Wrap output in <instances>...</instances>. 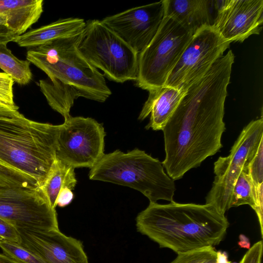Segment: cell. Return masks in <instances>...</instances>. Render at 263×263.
Wrapping results in <instances>:
<instances>
[{"label":"cell","mask_w":263,"mask_h":263,"mask_svg":"<svg viewBox=\"0 0 263 263\" xmlns=\"http://www.w3.org/2000/svg\"><path fill=\"white\" fill-rule=\"evenodd\" d=\"M103 124L91 118L65 119L57 139L56 158L74 168H92L105 154Z\"/></svg>","instance_id":"9c48e42d"},{"label":"cell","mask_w":263,"mask_h":263,"mask_svg":"<svg viewBox=\"0 0 263 263\" xmlns=\"http://www.w3.org/2000/svg\"><path fill=\"white\" fill-rule=\"evenodd\" d=\"M0 218L16 229H59L55 209L39 186L0 187Z\"/></svg>","instance_id":"30bf717a"},{"label":"cell","mask_w":263,"mask_h":263,"mask_svg":"<svg viewBox=\"0 0 263 263\" xmlns=\"http://www.w3.org/2000/svg\"><path fill=\"white\" fill-rule=\"evenodd\" d=\"M231 263H237V262H231Z\"/></svg>","instance_id":"e575fe53"},{"label":"cell","mask_w":263,"mask_h":263,"mask_svg":"<svg viewBox=\"0 0 263 263\" xmlns=\"http://www.w3.org/2000/svg\"><path fill=\"white\" fill-rule=\"evenodd\" d=\"M148 92L147 100L143 106L138 119L142 121L150 114L149 122L145 127L146 129L162 130L185 91L163 86Z\"/></svg>","instance_id":"9a60e30c"},{"label":"cell","mask_w":263,"mask_h":263,"mask_svg":"<svg viewBox=\"0 0 263 263\" xmlns=\"http://www.w3.org/2000/svg\"><path fill=\"white\" fill-rule=\"evenodd\" d=\"M246 165L233 187L229 203L230 209L244 204L249 205L253 210L255 209L252 185Z\"/></svg>","instance_id":"7402d4cb"},{"label":"cell","mask_w":263,"mask_h":263,"mask_svg":"<svg viewBox=\"0 0 263 263\" xmlns=\"http://www.w3.org/2000/svg\"><path fill=\"white\" fill-rule=\"evenodd\" d=\"M163 17L161 1L132 8L101 22L139 54L156 34Z\"/></svg>","instance_id":"7c38bea8"},{"label":"cell","mask_w":263,"mask_h":263,"mask_svg":"<svg viewBox=\"0 0 263 263\" xmlns=\"http://www.w3.org/2000/svg\"><path fill=\"white\" fill-rule=\"evenodd\" d=\"M77 180L74 168L56 159L44 183L40 187L47 197L52 206L55 209L58 194L62 189H74Z\"/></svg>","instance_id":"d6986e66"},{"label":"cell","mask_w":263,"mask_h":263,"mask_svg":"<svg viewBox=\"0 0 263 263\" xmlns=\"http://www.w3.org/2000/svg\"><path fill=\"white\" fill-rule=\"evenodd\" d=\"M0 25L7 26V21L6 17L2 15H0Z\"/></svg>","instance_id":"836d02e7"},{"label":"cell","mask_w":263,"mask_h":263,"mask_svg":"<svg viewBox=\"0 0 263 263\" xmlns=\"http://www.w3.org/2000/svg\"><path fill=\"white\" fill-rule=\"evenodd\" d=\"M30 63L18 59L7 47L0 43V68L10 75L14 82L21 85L28 84L32 80Z\"/></svg>","instance_id":"44dd1931"},{"label":"cell","mask_w":263,"mask_h":263,"mask_svg":"<svg viewBox=\"0 0 263 263\" xmlns=\"http://www.w3.org/2000/svg\"><path fill=\"white\" fill-rule=\"evenodd\" d=\"M262 248V241H257L250 247L239 263H260Z\"/></svg>","instance_id":"83f0119b"},{"label":"cell","mask_w":263,"mask_h":263,"mask_svg":"<svg viewBox=\"0 0 263 263\" xmlns=\"http://www.w3.org/2000/svg\"><path fill=\"white\" fill-rule=\"evenodd\" d=\"M86 22L82 18H62L18 35L13 42L19 46L31 48L58 39L76 35L83 31Z\"/></svg>","instance_id":"e0dca14e"},{"label":"cell","mask_w":263,"mask_h":263,"mask_svg":"<svg viewBox=\"0 0 263 263\" xmlns=\"http://www.w3.org/2000/svg\"><path fill=\"white\" fill-rule=\"evenodd\" d=\"M18 35L6 25H0V43L13 42Z\"/></svg>","instance_id":"f546056e"},{"label":"cell","mask_w":263,"mask_h":263,"mask_svg":"<svg viewBox=\"0 0 263 263\" xmlns=\"http://www.w3.org/2000/svg\"><path fill=\"white\" fill-rule=\"evenodd\" d=\"M193 35L177 21L164 15L156 34L138 55L137 86L148 91L164 86Z\"/></svg>","instance_id":"52a82bcc"},{"label":"cell","mask_w":263,"mask_h":263,"mask_svg":"<svg viewBox=\"0 0 263 263\" xmlns=\"http://www.w3.org/2000/svg\"><path fill=\"white\" fill-rule=\"evenodd\" d=\"M230 43L212 26L202 28L192 36L164 86L186 91L223 55Z\"/></svg>","instance_id":"8fae6325"},{"label":"cell","mask_w":263,"mask_h":263,"mask_svg":"<svg viewBox=\"0 0 263 263\" xmlns=\"http://www.w3.org/2000/svg\"><path fill=\"white\" fill-rule=\"evenodd\" d=\"M14 81L9 74L0 72V101L10 105H15L13 95Z\"/></svg>","instance_id":"484cf974"},{"label":"cell","mask_w":263,"mask_h":263,"mask_svg":"<svg viewBox=\"0 0 263 263\" xmlns=\"http://www.w3.org/2000/svg\"><path fill=\"white\" fill-rule=\"evenodd\" d=\"M18 107L10 105L0 101V116L11 117L17 115L20 112L18 111Z\"/></svg>","instance_id":"4dcf8cb0"},{"label":"cell","mask_w":263,"mask_h":263,"mask_svg":"<svg viewBox=\"0 0 263 263\" xmlns=\"http://www.w3.org/2000/svg\"><path fill=\"white\" fill-rule=\"evenodd\" d=\"M89 179L122 185L142 193L150 202L173 201L176 187L158 159L135 148L104 154L90 170Z\"/></svg>","instance_id":"5b68a950"},{"label":"cell","mask_w":263,"mask_h":263,"mask_svg":"<svg viewBox=\"0 0 263 263\" xmlns=\"http://www.w3.org/2000/svg\"><path fill=\"white\" fill-rule=\"evenodd\" d=\"M21 245L47 263H89L82 242L59 229L34 231L17 229Z\"/></svg>","instance_id":"5bb4252c"},{"label":"cell","mask_w":263,"mask_h":263,"mask_svg":"<svg viewBox=\"0 0 263 263\" xmlns=\"http://www.w3.org/2000/svg\"><path fill=\"white\" fill-rule=\"evenodd\" d=\"M171 263H216L217 251L214 247H206L177 254Z\"/></svg>","instance_id":"d4e9b609"},{"label":"cell","mask_w":263,"mask_h":263,"mask_svg":"<svg viewBox=\"0 0 263 263\" xmlns=\"http://www.w3.org/2000/svg\"><path fill=\"white\" fill-rule=\"evenodd\" d=\"M239 238V241L238 242V245L240 247L249 249L250 248V242L248 237L243 234H240Z\"/></svg>","instance_id":"1f68e13d"},{"label":"cell","mask_w":263,"mask_h":263,"mask_svg":"<svg viewBox=\"0 0 263 263\" xmlns=\"http://www.w3.org/2000/svg\"><path fill=\"white\" fill-rule=\"evenodd\" d=\"M73 197V194L72 190L67 187L62 189L57 197L56 205L60 207H64L71 202Z\"/></svg>","instance_id":"f1b7e54d"},{"label":"cell","mask_w":263,"mask_h":263,"mask_svg":"<svg viewBox=\"0 0 263 263\" xmlns=\"http://www.w3.org/2000/svg\"><path fill=\"white\" fill-rule=\"evenodd\" d=\"M263 139V119L253 120L241 132L230 154L219 157L214 164L215 175L212 186L205 197V204L222 215L230 209L234 184L250 156Z\"/></svg>","instance_id":"ba28073f"},{"label":"cell","mask_w":263,"mask_h":263,"mask_svg":"<svg viewBox=\"0 0 263 263\" xmlns=\"http://www.w3.org/2000/svg\"><path fill=\"white\" fill-rule=\"evenodd\" d=\"M0 237L2 240L20 244L21 237L17 229L0 218Z\"/></svg>","instance_id":"4316f807"},{"label":"cell","mask_w":263,"mask_h":263,"mask_svg":"<svg viewBox=\"0 0 263 263\" xmlns=\"http://www.w3.org/2000/svg\"><path fill=\"white\" fill-rule=\"evenodd\" d=\"M246 167L251 181L261 235H263V139L250 156Z\"/></svg>","instance_id":"ffe728a7"},{"label":"cell","mask_w":263,"mask_h":263,"mask_svg":"<svg viewBox=\"0 0 263 263\" xmlns=\"http://www.w3.org/2000/svg\"><path fill=\"white\" fill-rule=\"evenodd\" d=\"M83 31L29 48L27 51V60L48 77L40 80L41 91L50 107L64 119L70 116V110L78 98L104 102L111 94L103 74L78 50Z\"/></svg>","instance_id":"7a4b0ae2"},{"label":"cell","mask_w":263,"mask_h":263,"mask_svg":"<svg viewBox=\"0 0 263 263\" xmlns=\"http://www.w3.org/2000/svg\"><path fill=\"white\" fill-rule=\"evenodd\" d=\"M262 13V0L219 1L212 26L224 40L243 42L260 33Z\"/></svg>","instance_id":"4fadbf2b"},{"label":"cell","mask_w":263,"mask_h":263,"mask_svg":"<svg viewBox=\"0 0 263 263\" xmlns=\"http://www.w3.org/2000/svg\"><path fill=\"white\" fill-rule=\"evenodd\" d=\"M78 49L108 79L118 83L136 81L139 54L101 21L86 22Z\"/></svg>","instance_id":"8992f818"},{"label":"cell","mask_w":263,"mask_h":263,"mask_svg":"<svg viewBox=\"0 0 263 263\" xmlns=\"http://www.w3.org/2000/svg\"><path fill=\"white\" fill-rule=\"evenodd\" d=\"M43 0H0V15L18 35L25 33L43 12Z\"/></svg>","instance_id":"ac0fdd59"},{"label":"cell","mask_w":263,"mask_h":263,"mask_svg":"<svg viewBox=\"0 0 263 263\" xmlns=\"http://www.w3.org/2000/svg\"><path fill=\"white\" fill-rule=\"evenodd\" d=\"M138 232L177 254L214 247L224 238L229 222L212 205L150 202L136 218Z\"/></svg>","instance_id":"3957f363"},{"label":"cell","mask_w":263,"mask_h":263,"mask_svg":"<svg viewBox=\"0 0 263 263\" xmlns=\"http://www.w3.org/2000/svg\"><path fill=\"white\" fill-rule=\"evenodd\" d=\"M234 62L231 50L217 60L187 88L162 130L165 152L162 164L173 180L222 147L224 102Z\"/></svg>","instance_id":"6da1fadb"},{"label":"cell","mask_w":263,"mask_h":263,"mask_svg":"<svg viewBox=\"0 0 263 263\" xmlns=\"http://www.w3.org/2000/svg\"><path fill=\"white\" fill-rule=\"evenodd\" d=\"M60 127L21 113L0 116V160L30 176L40 187L57 159Z\"/></svg>","instance_id":"277c9868"},{"label":"cell","mask_w":263,"mask_h":263,"mask_svg":"<svg viewBox=\"0 0 263 263\" xmlns=\"http://www.w3.org/2000/svg\"><path fill=\"white\" fill-rule=\"evenodd\" d=\"M35 186L33 178L0 160V187Z\"/></svg>","instance_id":"603a6c76"},{"label":"cell","mask_w":263,"mask_h":263,"mask_svg":"<svg viewBox=\"0 0 263 263\" xmlns=\"http://www.w3.org/2000/svg\"><path fill=\"white\" fill-rule=\"evenodd\" d=\"M228 260V255L226 252L220 251H217V261L216 263H231Z\"/></svg>","instance_id":"d6a6232c"},{"label":"cell","mask_w":263,"mask_h":263,"mask_svg":"<svg viewBox=\"0 0 263 263\" xmlns=\"http://www.w3.org/2000/svg\"><path fill=\"white\" fill-rule=\"evenodd\" d=\"M3 253L20 263H47L41 257L21 245L5 240H0Z\"/></svg>","instance_id":"cb8c5ba5"},{"label":"cell","mask_w":263,"mask_h":263,"mask_svg":"<svg viewBox=\"0 0 263 263\" xmlns=\"http://www.w3.org/2000/svg\"><path fill=\"white\" fill-rule=\"evenodd\" d=\"M209 0H163L164 15L170 16L193 35L202 28L212 26Z\"/></svg>","instance_id":"2e32d148"}]
</instances>
